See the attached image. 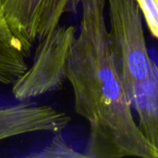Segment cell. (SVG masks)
Here are the masks:
<instances>
[{"label": "cell", "mask_w": 158, "mask_h": 158, "mask_svg": "<svg viewBox=\"0 0 158 158\" xmlns=\"http://www.w3.org/2000/svg\"><path fill=\"white\" fill-rule=\"evenodd\" d=\"M80 31L71 45L67 80L74 109L90 125V158H158L140 131L117 70L106 20V0H81Z\"/></svg>", "instance_id": "1"}, {"label": "cell", "mask_w": 158, "mask_h": 158, "mask_svg": "<svg viewBox=\"0 0 158 158\" xmlns=\"http://www.w3.org/2000/svg\"><path fill=\"white\" fill-rule=\"evenodd\" d=\"M108 7L109 39L123 90L131 104L136 92L153 76L137 0H106Z\"/></svg>", "instance_id": "2"}, {"label": "cell", "mask_w": 158, "mask_h": 158, "mask_svg": "<svg viewBox=\"0 0 158 158\" xmlns=\"http://www.w3.org/2000/svg\"><path fill=\"white\" fill-rule=\"evenodd\" d=\"M77 35L73 25H58L39 40L31 66L13 83L19 101L34 98L59 89L67 80L69 54Z\"/></svg>", "instance_id": "3"}, {"label": "cell", "mask_w": 158, "mask_h": 158, "mask_svg": "<svg viewBox=\"0 0 158 158\" xmlns=\"http://www.w3.org/2000/svg\"><path fill=\"white\" fill-rule=\"evenodd\" d=\"M69 121L66 113L48 106L20 103L0 106V141L33 132L60 133Z\"/></svg>", "instance_id": "4"}, {"label": "cell", "mask_w": 158, "mask_h": 158, "mask_svg": "<svg viewBox=\"0 0 158 158\" xmlns=\"http://www.w3.org/2000/svg\"><path fill=\"white\" fill-rule=\"evenodd\" d=\"M7 25L29 57L37 41V23L44 0H0Z\"/></svg>", "instance_id": "5"}, {"label": "cell", "mask_w": 158, "mask_h": 158, "mask_svg": "<svg viewBox=\"0 0 158 158\" xmlns=\"http://www.w3.org/2000/svg\"><path fill=\"white\" fill-rule=\"evenodd\" d=\"M22 44L10 31L0 1V87L13 84L28 69Z\"/></svg>", "instance_id": "6"}, {"label": "cell", "mask_w": 158, "mask_h": 158, "mask_svg": "<svg viewBox=\"0 0 158 158\" xmlns=\"http://www.w3.org/2000/svg\"><path fill=\"white\" fill-rule=\"evenodd\" d=\"M80 5L81 0H44L37 23V40L58 26L64 14L76 12Z\"/></svg>", "instance_id": "7"}, {"label": "cell", "mask_w": 158, "mask_h": 158, "mask_svg": "<svg viewBox=\"0 0 158 158\" xmlns=\"http://www.w3.org/2000/svg\"><path fill=\"white\" fill-rule=\"evenodd\" d=\"M29 157L34 158H81L86 157L84 154L72 149L60 133H56L51 143L39 153L31 154Z\"/></svg>", "instance_id": "8"}, {"label": "cell", "mask_w": 158, "mask_h": 158, "mask_svg": "<svg viewBox=\"0 0 158 158\" xmlns=\"http://www.w3.org/2000/svg\"><path fill=\"white\" fill-rule=\"evenodd\" d=\"M137 3L150 31L158 39V0H137Z\"/></svg>", "instance_id": "9"}]
</instances>
